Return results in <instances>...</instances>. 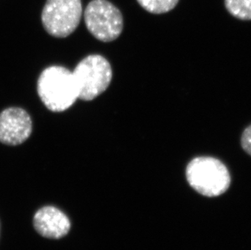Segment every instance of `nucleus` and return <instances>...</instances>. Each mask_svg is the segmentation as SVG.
<instances>
[{
    "instance_id": "obj_2",
    "label": "nucleus",
    "mask_w": 251,
    "mask_h": 250,
    "mask_svg": "<svg viewBox=\"0 0 251 250\" xmlns=\"http://www.w3.org/2000/svg\"><path fill=\"white\" fill-rule=\"evenodd\" d=\"M186 179L190 186L199 194L217 197L225 194L231 184L227 167L213 157H197L186 168Z\"/></svg>"
},
{
    "instance_id": "obj_1",
    "label": "nucleus",
    "mask_w": 251,
    "mask_h": 250,
    "mask_svg": "<svg viewBox=\"0 0 251 250\" xmlns=\"http://www.w3.org/2000/svg\"><path fill=\"white\" fill-rule=\"evenodd\" d=\"M38 94L47 108L53 112L70 108L78 99L73 72L64 67H48L38 78Z\"/></svg>"
},
{
    "instance_id": "obj_9",
    "label": "nucleus",
    "mask_w": 251,
    "mask_h": 250,
    "mask_svg": "<svg viewBox=\"0 0 251 250\" xmlns=\"http://www.w3.org/2000/svg\"><path fill=\"white\" fill-rule=\"evenodd\" d=\"M138 2L148 12L163 14L173 10L179 0H138Z\"/></svg>"
},
{
    "instance_id": "obj_10",
    "label": "nucleus",
    "mask_w": 251,
    "mask_h": 250,
    "mask_svg": "<svg viewBox=\"0 0 251 250\" xmlns=\"http://www.w3.org/2000/svg\"><path fill=\"white\" fill-rule=\"evenodd\" d=\"M241 143L243 150L251 156V125L247 127L242 133Z\"/></svg>"
},
{
    "instance_id": "obj_3",
    "label": "nucleus",
    "mask_w": 251,
    "mask_h": 250,
    "mask_svg": "<svg viewBox=\"0 0 251 250\" xmlns=\"http://www.w3.org/2000/svg\"><path fill=\"white\" fill-rule=\"evenodd\" d=\"M76 81L78 99L91 101L102 95L112 79L109 62L100 54H90L84 58L73 72Z\"/></svg>"
},
{
    "instance_id": "obj_7",
    "label": "nucleus",
    "mask_w": 251,
    "mask_h": 250,
    "mask_svg": "<svg viewBox=\"0 0 251 250\" xmlns=\"http://www.w3.org/2000/svg\"><path fill=\"white\" fill-rule=\"evenodd\" d=\"M33 226L46 238L59 239L68 234L71 224L61 210L53 206H45L36 213Z\"/></svg>"
},
{
    "instance_id": "obj_4",
    "label": "nucleus",
    "mask_w": 251,
    "mask_h": 250,
    "mask_svg": "<svg viewBox=\"0 0 251 250\" xmlns=\"http://www.w3.org/2000/svg\"><path fill=\"white\" fill-rule=\"evenodd\" d=\"M88 30L98 40L112 42L123 30V17L121 11L107 0H92L84 12Z\"/></svg>"
},
{
    "instance_id": "obj_8",
    "label": "nucleus",
    "mask_w": 251,
    "mask_h": 250,
    "mask_svg": "<svg viewBox=\"0 0 251 250\" xmlns=\"http://www.w3.org/2000/svg\"><path fill=\"white\" fill-rule=\"evenodd\" d=\"M230 14L237 19L251 21V0H225Z\"/></svg>"
},
{
    "instance_id": "obj_6",
    "label": "nucleus",
    "mask_w": 251,
    "mask_h": 250,
    "mask_svg": "<svg viewBox=\"0 0 251 250\" xmlns=\"http://www.w3.org/2000/svg\"><path fill=\"white\" fill-rule=\"evenodd\" d=\"M32 120L27 111L9 107L0 113V142L8 146L24 143L32 133Z\"/></svg>"
},
{
    "instance_id": "obj_5",
    "label": "nucleus",
    "mask_w": 251,
    "mask_h": 250,
    "mask_svg": "<svg viewBox=\"0 0 251 250\" xmlns=\"http://www.w3.org/2000/svg\"><path fill=\"white\" fill-rule=\"evenodd\" d=\"M81 0H47L42 23L46 31L55 38H66L76 30L82 17Z\"/></svg>"
}]
</instances>
